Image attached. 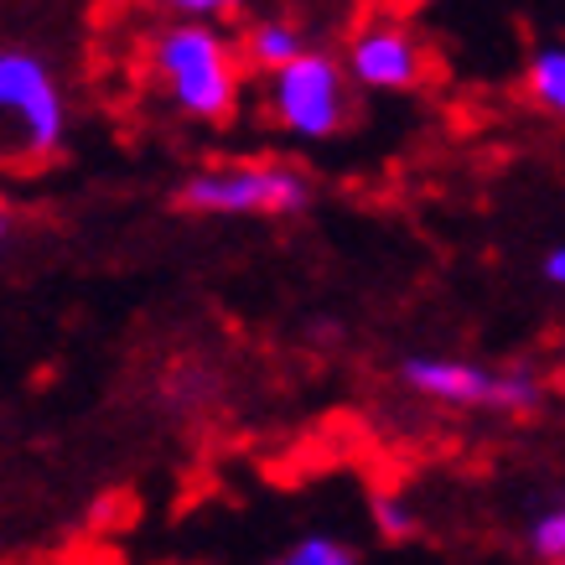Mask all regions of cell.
<instances>
[{"label": "cell", "mask_w": 565, "mask_h": 565, "mask_svg": "<svg viewBox=\"0 0 565 565\" xmlns=\"http://www.w3.org/2000/svg\"><path fill=\"white\" fill-rule=\"evenodd\" d=\"M151 68L188 120L218 125L239 109V52L203 21H177L151 42Z\"/></svg>", "instance_id": "cell-1"}, {"label": "cell", "mask_w": 565, "mask_h": 565, "mask_svg": "<svg viewBox=\"0 0 565 565\" xmlns=\"http://www.w3.org/2000/svg\"><path fill=\"white\" fill-rule=\"evenodd\" d=\"M68 136V104L52 68L26 47H0V161H47Z\"/></svg>", "instance_id": "cell-2"}, {"label": "cell", "mask_w": 565, "mask_h": 565, "mask_svg": "<svg viewBox=\"0 0 565 565\" xmlns=\"http://www.w3.org/2000/svg\"><path fill=\"white\" fill-rule=\"evenodd\" d=\"M177 203L188 213H223V218H291L311 203V177L291 161H234V167H207L192 172L177 188Z\"/></svg>", "instance_id": "cell-3"}, {"label": "cell", "mask_w": 565, "mask_h": 565, "mask_svg": "<svg viewBox=\"0 0 565 565\" xmlns=\"http://www.w3.org/2000/svg\"><path fill=\"white\" fill-rule=\"evenodd\" d=\"M270 120L296 140H332L348 125V68L343 57L301 47L291 63L270 68Z\"/></svg>", "instance_id": "cell-4"}, {"label": "cell", "mask_w": 565, "mask_h": 565, "mask_svg": "<svg viewBox=\"0 0 565 565\" xmlns=\"http://www.w3.org/2000/svg\"><path fill=\"white\" fill-rule=\"evenodd\" d=\"M399 384L436 405H462V411H534L540 384L530 374H503L467 359H405Z\"/></svg>", "instance_id": "cell-5"}, {"label": "cell", "mask_w": 565, "mask_h": 565, "mask_svg": "<svg viewBox=\"0 0 565 565\" xmlns=\"http://www.w3.org/2000/svg\"><path fill=\"white\" fill-rule=\"evenodd\" d=\"M343 68L359 88H374V94H411V88L426 84L430 57L426 42L394 17H369L359 32L348 36Z\"/></svg>", "instance_id": "cell-6"}, {"label": "cell", "mask_w": 565, "mask_h": 565, "mask_svg": "<svg viewBox=\"0 0 565 565\" xmlns=\"http://www.w3.org/2000/svg\"><path fill=\"white\" fill-rule=\"evenodd\" d=\"M524 94H530L545 115L565 120V47H540L524 68Z\"/></svg>", "instance_id": "cell-7"}, {"label": "cell", "mask_w": 565, "mask_h": 565, "mask_svg": "<svg viewBox=\"0 0 565 565\" xmlns=\"http://www.w3.org/2000/svg\"><path fill=\"white\" fill-rule=\"evenodd\" d=\"M301 47H307V42H301V32H296L291 21H255L249 36H244V57L265 73L280 68V63H291Z\"/></svg>", "instance_id": "cell-8"}, {"label": "cell", "mask_w": 565, "mask_h": 565, "mask_svg": "<svg viewBox=\"0 0 565 565\" xmlns=\"http://www.w3.org/2000/svg\"><path fill=\"white\" fill-rule=\"evenodd\" d=\"M353 561H359V550L332 540V534H307V540H296L286 550V565H353Z\"/></svg>", "instance_id": "cell-9"}, {"label": "cell", "mask_w": 565, "mask_h": 565, "mask_svg": "<svg viewBox=\"0 0 565 565\" xmlns=\"http://www.w3.org/2000/svg\"><path fill=\"white\" fill-rule=\"evenodd\" d=\"M530 550L540 555V561H565V503H561V509H550V514L534 519Z\"/></svg>", "instance_id": "cell-10"}, {"label": "cell", "mask_w": 565, "mask_h": 565, "mask_svg": "<svg viewBox=\"0 0 565 565\" xmlns=\"http://www.w3.org/2000/svg\"><path fill=\"white\" fill-rule=\"evenodd\" d=\"M374 524L384 530V540H405V534H415V514L394 493H374Z\"/></svg>", "instance_id": "cell-11"}, {"label": "cell", "mask_w": 565, "mask_h": 565, "mask_svg": "<svg viewBox=\"0 0 565 565\" xmlns=\"http://www.w3.org/2000/svg\"><path fill=\"white\" fill-rule=\"evenodd\" d=\"M167 6L182 17H234V11H244V0H167Z\"/></svg>", "instance_id": "cell-12"}, {"label": "cell", "mask_w": 565, "mask_h": 565, "mask_svg": "<svg viewBox=\"0 0 565 565\" xmlns=\"http://www.w3.org/2000/svg\"><path fill=\"white\" fill-rule=\"evenodd\" d=\"M540 270H545V280H550V286H565V244H555V249H550V255H545V265H540Z\"/></svg>", "instance_id": "cell-13"}, {"label": "cell", "mask_w": 565, "mask_h": 565, "mask_svg": "<svg viewBox=\"0 0 565 565\" xmlns=\"http://www.w3.org/2000/svg\"><path fill=\"white\" fill-rule=\"evenodd\" d=\"M6 228H11V207H6V198H0V239H6Z\"/></svg>", "instance_id": "cell-14"}, {"label": "cell", "mask_w": 565, "mask_h": 565, "mask_svg": "<svg viewBox=\"0 0 565 565\" xmlns=\"http://www.w3.org/2000/svg\"><path fill=\"white\" fill-rule=\"evenodd\" d=\"M394 6H399V11H415V6H426V0H394Z\"/></svg>", "instance_id": "cell-15"}]
</instances>
